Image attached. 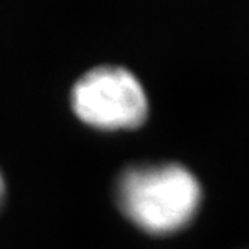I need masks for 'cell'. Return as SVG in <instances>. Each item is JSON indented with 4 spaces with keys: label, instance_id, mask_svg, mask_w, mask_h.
Segmentation results:
<instances>
[{
    "label": "cell",
    "instance_id": "obj_2",
    "mask_svg": "<svg viewBox=\"0 0 249 249\" xmlns=\"http://www.w3.org/2000/svg\"><path fill=\"white\" fill-rule=\"evenodd\" d=\"M71 106L89 124L107 129L139 126L147 115L141 81L122 65H99L81 74L71 88Z\"/></svg>",
    "mask_w": 249,
    "mask_h": 249
},
{
    "label": "cell",
    "instance_id": "obj_3",
    "mask_svg": "<svg viewBox=\"0 0 249 249\" xmlns=\"http://www.w3.org/2000/svg\"><path fill=\"white\" fill-rule=\"evenodd\" d=\"M3 193H5V181H3L2 172H0V202H2V199H3Z\"/></svg>",
    "mask_w": 249,
    "mask_h": 249
},
{
    "label": "cell",
    "instance_id": "obj_1",
    "mask_svg": "<svg viewBox=\"0 0 249 249\" xmlns=\"http://www.w3.org/2000/svg\"><path fill=\"white\" fill-rule=\"evenodd\" d=\"M202 197L197 177L178 162H139L124 167L115 181L120 211L149 233L181 230L196 215Z\"/></svg>",
    "mask_w": 249,
    "mask_h": 249
}]
</instances>
